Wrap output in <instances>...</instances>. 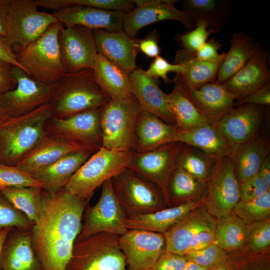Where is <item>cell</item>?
I'll list each match as a JSON object with an SVG mask.
<instances>
[{
	"label": "cell",
	"instance_id": "7",
	"mask_svg": "<svg viewBox=\"0 0 270 270\" xmlns=\"http://www.w3.org/2000/svg\"><path fill=\"white\" fill-rule=\"evenodd\" d=\"M120 236L99 232L74 243L66 270H127Z\"/></svg>",
	"mask_w": 270,
	"mask_h": 270
},
{
	"label": "cell",
	"instance_id": "5",
	"mask_svg": "<svg viewBox=\"0 0 270 270\" xmlns=\"http://www.w3.org/2000/svg\"><path fill=\"white\" fill-rule=\"evenodd\" d=\"M133 152L101 147L69 179L64 188L90 201L98 187L128 168Z\"/></svg>",
	"mask_w": 270,
	"mask_h": 270
},
{
	"label": "cell",
	"instance_id": "29",
	"mask_svg": "<svg viewBox=\"0 0 270 270\" xmlns=\"http://www.w3.org/2000/svg\"><path fill=\"white\" fill-rule=\"evenodd\" d=\"M202 205V197L155 212L127 216L126 226L128 230H143L164 234L190 212Z\"/></svg>",
	"mask_w": 270,
	"mask_h": 270
},
{
	"label": "cell",
	"instance_id": "36",
	"mask_svg": "<svg viewBox=\"0 0 270 270\" xmlns=\"http://www.w3.org/2000/svg\"><path fill=\"white\" fill-rule=\"evenodd\" d=\"M228 2L220 0H185L182 11L195 24L200 20L209 24L208 30L213 33L220 31L228 14Z\"/></svg>",
	"mask_w": 270,
	"mask_h": 270
},
{
	"label": "cell",
	"instance_id": "8",
	"mask_svg": "<svg viewBox=\"0 0 270 270\" xmlns=\"http://www.w3.org/2000/svg\"><path fill=\"white\" fill-rule=\"evenodd\" d=\"M34 0H9L5 38L20 50L40 38L58 22L53 14L38 10Z\"/></svg>",
	"mask_w": 270,
	"mask_h": 270
},
{
	"label": "cell",
	"instance_id": "34",
	"mask_svg": "<svg viewBox=\"0 0 270 270\" xmlns=\"http://www.w3.org/2000/svg\"><path fill=\"white\" fill-rule=\"evenodd\" d=\"M93 70L98 84L110 99L131 93L130 73L103 56L97 54Z\"/></svg>",
	"mask_w": 270,
	"mask_h": 270
},
{
	"label": "cell",
	"instance_id": "30",
	"mask_svg": "<svg viewBox=\"0 0 270 270\" xmlns=\"http://www.w3.org/2000/svg\"><path fill=\"white\" fill-rule=\"evenodd\" d=\"M178 142L196 147L218 158L230 156L236 146L230 142L216 126L210 123L178 132Z\"/></svg>",
	"mask_w": 270,
	"mask_h": 270
},
{
	"label": "cell",
	"instance_id": "41",
	"mask_svg": "<svg viewBox=\"0 0 270 270\" xmlns=\"http://www.w3.org/2000/svg\"><path fill=\"white\" fill-rule=\"evenodd\" d=\"M232 212L241 219L246 224L269 220L270 191L250 200H240Z\"/></svg>",
	"mask_w": 270,
	"mask_h": 270
},
{
	"label": "cell",
	"instance_id": "44",
	"mask_svg": "<svg viewBox=\"0 0 270 270\" xmlns=\"http://www.w3.org/2000/svg\"><path fill=\"white\" fill-rule=\"evenodd\" d=\"M12 187L43 188V184L16 166L0 164V188Z\"/></svg>",
	"mask_w": 270,
	"mask_h": 270
},
{
	"label": "cell",
	"instance_id": "6",
	"mask_svg": "<svg viewBox=\"0 0 270 270\" xmlns=\"http://www.w3.org/2000/svg\"><path fill=\"white\" fill-rule=\"evenodd\" d=\"M63 26L58 21L52 24L40 38L17 54L24 72L40 83L54 84L66 73L58 43V34Z\"/></svg>",
	"mask_w": 270,
	"mask_h": 270
},
{
	"label": "cell",
	"instance_id": "21",
	"mask_svg": "<svg viewBox=\"0 0 270 270\" xmlns=\"http://www.w3.org/2000/svg\"><path fill=\"white\" fill-rule=\"evenodd\" d=\"M92 31L98 54L130 74L137 68L136 59L139 40L131 37L124 30L116 32L103 30Z\"/></svg>",
	"mask_w": 270,
	"mask_h": 270
},
{
	"label": "cell",
	"instance_id": "61",
	"mask_svg": "<svg viewBox=\"0 0 270 270\" xmlns=\"http://www.w3.org/2000/svg\"><path fill=\"white\" fill-rule=\"evenodd\" d=\"M212 270H234L230 260L228 258L212 268Z\"/></svg>",
	"mask_w": 270,
	"mask_h": 270
},
{
	"label": "cell",
	"instance_id": "10",
	"mask_svg": "<svg viewBox=\"0 0 270 270\" xmlns=\"http://www.w3.org/2000/svg\"><path fill=\"white\" fill-rule=\"evenodd\" d=\"M203 206L218 220L231 214L240 198V184L230 156L217 160L202 196Z\"/></svg>",
	"mask_w": 270,
	"mask_h": 270
},
{
	"label": "cell",
	"instance_id": "4",
	"mask_svg": "<svg viewBox=\"0 0 270 270\" xmlns=\"http://www.w3.org/2000/svg\"><path fill=\"white\" fill-rule=\"evenodd\" d=\"M141 111L138 101L132 93L110 99L102 109V146L110 150L134 152L135 130Z\"/></svg>",
	"mask_w": 270,
	"mask_h": 270
},
{
	"label": "cell",
	"instance_id": "2",
	"mask_svg": "<svg viewBox=\"0 0 270 270\" xmlns=\"http://www.w3.org/2000/svg\"><path fill=\"white\" fill-rule=\"evenodd\" d=\"M52 116L50 102L0 122V164L16 166L48 134L46 124Z\"/></svg>",
	"mask_w": 270,
	"mask_h": 270
},
{
	"label": "cell",
	"instance_id": "31",
	"mask_svg": "<svg viewBox=\"0 0 270 270\" xmlns=\"http://www.w3.org/2000/svg\"><path fill=\"white\" fill-rule=\"evenodd\" d=\"M94 152L82 151L69 154L44 168L33 177L43 184L42 190L54 193L63 188L69 179Z\"/></svg>",
	"mask_w": 270,
	"mask_h": 270
},
{
	"label": "cell",
	"instance_id": "20",
	"mask_svg": "<svg viewBox=\"0 0 270 270\" xmlns=\"http://www.w3.org/2000/svg\"><path fill=\"white\" fill-rule=\"evenodd\" d=\"M266 108L251 104L234 106L220 120L216 126L231 144H240L259 132Z\"/></svg>",
	"mask_w": 270,
	"mask_h": 270
},
{
	"label": "cell",
	"instance_id": "17",
	"mask_svg": "<svg viewBox=\"0 0 270 270\" xmlns=\"http://www.w3.org/2000/svg\"><path fill=\"white\" fill-rule=\"evenodd\" d=\"M119 242L127 270H150L165 250L164 234L146 230H128Z\"/></svg>",
	"mask_w": 270,
	"mask_h": 270
},
{
	"label": "cell",
	"instance_id": "26",
	"mask_svg": "<svg viewBox=\"0 0 270 270\" xmlns=\"http://www.w3.org/2000/svg\"><path fill=\"white\" fill-rule=\"evenodd\" d=\"M217 222L201 206L194 209L164 234L165 251L184 256L190 242L200 231L216 228Z\"/></svg>",
	"mask_w": 270,
	"mask_h": 270
},
{
	"label": "cell",
	"instance_id": "3",
	"mask_svg": "<svg viewBox=\"0 0 270 270\" xmlns=\"http://www.w3.org/2000/svg\"><path fill=\"white\" fill-rule=\"evenodd\" d=\"M110 100L98 84L93 69L66 73L58 82L50 102L52 116L64 118L102 108Z\"/></svg>",
	"mask_w": 270,
	"mask_h": 270
},
{
	"label": "cell",
	"instance_id": "16",
	"mask_svg": "<svg viewBox=\"0 0 270 270\" xmlns=\"http://www.w3.org/2000/svg\"><path fill=\"white\" fill-rule=\"evenodd\" d=\"M136 7L124 16L123 30L135 38L142 28L162 20L180 22L189 31L195 28L194 23L182 10L178 9L174 0H134Z\"/></svg>",
	"mask_w": 270,
	"mask_h": 270
},
{
	"label": "cell",
	"instance_id": "56",
	"mask_svg": "<svg viewBox=\"0 0 270 270\" xmlns=\"http://www.w3.org/2000/svg\"><path fill=\"white\" fill-rule=\"evenodd\" d=\"M12 66L0 59V94L11 90L16 86V82L11 72Z\"/></svg>",
	"mask_w": 270,
	"mask_h": 270
},
{
	"label": "cell",
	"instance_id": "64",
	"mask_svg": "<svg viewBox=\"0 0 270 270\" xmlns=\"http://www.w3.org/2000/svg\"><path fill=\"white\" fill-rule=\"evenodd\" d=\"M8 116L6 111L0 106V122L4 120Z\"/></svg>",
	"mask_w": 270,
	"mask_h": 270
},
{
	"label": "cell",
	"instance_id": "25",
	"mask_svg": "<svg viewBox=\"0 0 270 270\" xmlns=\"http://www.w3.org/2000/svg\"><path fill=\"white\" fill-rule=\"evenodd\" d=\"M30 230L14 228L8 232L1 250L0 270H42L32 248Z\"/></svg>",
	"mask_w": 270,
	"mask_h": 270
},
{
	"label": "cell",
	"instance_id": "62",
	"mask_svg": "<svg viewBox=\"0 0 270 270\" xmlns=\"http://www.w3.org/2000/svg\"><path fill=\"white\" fill-rule=\"evenodd\" d=\"M212 268L202 266L192 261L188 260L182 270H212Z\"/></svg>",
	"mask_w": 270,
	"mask_h": 270
},
{
	"label": "cell",
	"instance_id": "47",
	"mask_svg": "<svg viewBox=\"0 0 270 270\" xmlns=\"http://www.w3.org/2000/svg\"><path fill=\"white\" fill-rule=\"evenodd\" d=\"M72 6H83L106 10L128 12L136 7L130 0H70Z\"/></svg>",
	"mask_w": 270,
	"mask_h": 270
},
{
	"label": "cell",
	"instance_id": "12",
	"mask_svg": "<svg viewBox=\"0 0 270 270\" xmlns=\"http://www.w3.org/2000/svg\"><path fill=\"white\" fill-rule=\"evenodd\" d=\"M11 72L16 82V86L0 94V106L9 116L26 114L51 102L58 82L52 84L40 83L20 68L13 66Z\"/></svg>",
	"mask_w": 270,
	"mask_h": 270
},
{
	"label": "cell",
	"instance_id": "40",
	"mask_svg": "<svg viewBox=\"0 0 270 270\" xmlns=\"http://www.w3.org/2000/svg\"><path fill=\"white\" fill-rule=\"evenodd\" d=\"M206 183L193 176L179 166L174 170L168 187L169 205L197 198L206 188Z\"/></svg>",
	"mask_w": 270,
	"mask_h": 270
},
{
	"label": "cell",
	"instance_id": "33",
	"mask_svg": "<svg viewBox=\"0 0 270 270\" xmlns=\"http://www.w3.org/2000/svg\"><path fill=\"white\" fill-rule=\"evenodd\" d=\"M224 56L225 54L215 61H204L198 58L194 53L183 49L178 50L174 64L182 66L184 71L182 74H176V76L186 84L193 88L216 81L218 72Z\"/></svg>",
	"mask_w": 270,
	"mask_h": 270
},
{
	"label": "cell",
	"instance_id": "49",
	"mask_svg": "<svg viewBox=\"0 0 270 270\" xmlns=\"http://www.w3.org/2000/svg\"><path fill=\"white\" fill-rule=\"evenodd\" d=\"M184 71V68L181 66L170 64L160 56L154 58L150 63L149 68L146 70L150 76L157 79L161 78L166 83H170L172 82V80L168 76V72H172L182 74Z\"/></svg>",
	"mask_w": 270,
	"mask_h": 270
},
{
	"label": "cell",
	"instance_id": "53",
	"mask_svg": "<svg viewBox=\"0 0 270 270\" xmlns=\"http://www.w3.org/2000/svg\"><path fill=\"white\" fill-rule=\"evenodd\" d=\"M216 228L203 230L198 232L190 242L184 256L191 252L204 249L214 243Z\"/></svg>",
	"mask_w": 270,
	"mask_h": 270
},
{
	"label": "cell",
	"instance_id": "42",
	"mask_svg": "<svg viewBox=\"0 0 270 270\" xmlns=\"http://www.w3.org/2000/svg\"><path fill=\"white\" fill-rule=\"evenodd\" d=\"M245 244L254 254L264 251L270 244V219L246 224Z\"/></svg>",
	"mask_w": 270,
	"mask_h": 270
},
{
	"label": "cell",
	"instance_id": "63",
	"mask_svg": "<svg viewBox=\"0 0 270 270\" xmlns=\"http://www.w3.org/2000/svg\"><path fill=\"white\" fill-rule=\"evenodd\" d=\"M14 228L7 227L2 228L0 230V256L1 253V250L2 246L4 240V239L8 234V232Z\"/></svg>",
	"mask_w": 270,
	"mask_h": 270
},
{
	"label": "cell",
	"instance_id": "60",
	"mask_svg": "<svg viewBox=\"0 0 270 270\" xmlns=\"http://www.w3.org/2000/svg\"><path fill=\"white\" fill-rule=\"evenodd\" d=\"M258 174L268 186L270 188V155L266 158Z\"/></svg>",
	"mask_w": 270,
	"mask_h": 270
},
{
	"label": "cell",
	"instance_id": "38",
	"mask_svg": "<svg viewBox=\"0 0 270 270\" xmlns=\"http://www.w3.org/2000/svg\"><path fill=\"white\" fill-rule=\"evenodd\" d=\"M246 224L234 213L218 220L214 244L226 252L240 248L246 242Z\"/></svg>",
	"mask_w": 270,
	"mask_h": 270
},
{
	"label": "cell",
	"instance_id": "9",
	"mask_svg": "<svg viewBox=\"0 0 270 270\" xmlns=\"http://www.w3.org/2000/svg\"><path fill=\"white\" fill-rule=\"evenodd\" d=\"M113 192L127 216L155 212L166 204L154 184L127 168L111 179Z\"/></svg>",
	"mask_w": 270,
	"mask_h": 270
},
{
	"label": "cell",
	"instance_id": "50",
	"mask_svg": "<svg viewBox=\"0 0 270 270\" xmlns=\"http://www.w3.org/2000/svg\"><path fill=\"white\" fill-rule=\"evenodd\" d=\"M187 262L184 256L164 250L150 270H182Z\"/></svg>",
	"mask_w": 270,
	"mask_h": 270
},
{
	"label": "cell",
	"instance_id": "52",
	"mask_svg": "<svg viewBox=\"0 0 270 270\" xmlns=\"http://www.w3.org/2000/svg\"><path fill=\"white\" fill-rule=\"evenodd\" d=\"M222 44L214 38L208 39L194 54L196 56L202 60L215 61L222 58L225 52L219 54L218 50Z\"/></svg>",
	"mask_w": 270,
	"mask_h": 270
},
{
	"label": "cell",
	"instance_id": "23",
	"mask_svg": "<svg viewBox=\"0 0 270 270\" xmlns=\"http://www.w3.org/2000/svg\"><path fill=\"white\" fill-rule=\"evenodd\" d=\"M130 79L131 93L138 101L142 110L176 125L168 106L166 94L159 86L157 78L148 75L142 68H137L130 74Z\"/></svg>",
	"mask_w": 270,
	"mask_h": 270
},
{
	"label": "cell",
	"instance_id": "55",
	"mask_svg": "<svg viewBox=\"0 0 270 270\" xmlns=\"http://www.w3.org/2000/svg\"><path fill=\"white\" fill-rule=\"evenodd\" d=\"M158 38L159 35L155 30L150 32L144 38L139 40V50L149 58L160 56V48Z\"/></svg>",
	"mask_w": 270,
	"mask_h": 270
},
{
	"label": "cell",
	"instance_id": "45",
	"mask_svg": "<svg viewBox=\"0 0 270 270\" xmlns=\"http://www.w3.org/2000/svg\"><path fill=\"white\" fill-rule=\"evenodd\" d=\"M209 24L204 20L195 22V28L187 32L180 34L176 39L182 49L194 53L208 40V36L213 32L208 30Z\"/></svg>",
	"mask_w": 270,
	"mask_h": 270
},
{
	"label": "cell",
	"instance_id": "46",
	"mask_svg": "<svg viewBox=\"0 0 270 270\" xmlns=\"http://www.w3.org/2000/svg\"><path fill=\"white\" fill-rule=\"evenodd\" d=\"M184 256L188 260L210 268H214L229 256L227 252L214 243L204 249L187 253Z\"/></svg>",
	"mask_w": 270,
	"mask_h": 270
},
{
	"label": "cell",
	"instance_id": "24",
	"mask_svg": "<svg viewBox=\"0 0 270 270\" xmlns=\"http://www.w3.org/2000/svg\"><path fill=\"white\" fill-rule=\"evenodd\" d=\"M270 81L268 55L261 48L241 69L222 84L238 102Z\"/></svg>",
	"mask_w": 270,
	"mask_h": 270
},
{
	"label": "cell",
	"instance_id": "59",
	"mask_svg": "<svg viewBox=\"0 0 270 270\" xmlns=\"http://www.w3.org/2000/svg\"><path fill=\"white\" fill-rule=\"evenodd\" d=\"M9 0H0V37H6V16Z\"/></svg>",
	"mask_w": 270,
	"mask_h": 270
},
{
	"label": "cell",
	"instance_id": "54",
	"mask_svg": "<svg viewBox=\"0 0 270 270\" xmlns=\"http://www.w3.org/2000/svg\"><path fill=\"white\" fill-rule=\"evenodd\" d=\"M245 104L269 106L270 104V82L267 83L244 99L234 102V106Z\"/></svg>",
	"mask_w": 270,
	"mask_h": 270
},
{
	"label": "cell",
	"instance_id": "32",
	"mask_svg": "<svg viewBox=\"0 0 270 270\" xmlns=\"http://www.w3.org/2000/svg\"><path fill=\"white\" fill-rule=\"evenodd\" d=\"M230 47L219 68L216 81L224 84L241 69L262 48L244 32L233 33Z\"/></svg>",
	"mask_w": 270,
	"mask_h": 270
},
{
	"label": "cell",
	"instance_id": "35",
	"mask_svg": "<svg viewBox=\"0 0 270 270\" xmlns=\"http://www.w3.org/2000/svg\"><path fill=\"white\" fill-rule=\"evenodd\" d=\"M166 100L179 132L193 130L208 123L178 86L175 85L172 91L166 94Z\"/></svg>",
	"mask_w": 270,
	"mask_h": 270
},
{
	"label": "cell",
	"instance_id": "11",
	"mask_svg": "<svg viewBox=\"0 0 270 270\" xmlns=\"http://www.w3.org/2000/svg\"><path fill=\"white\" fill-rule=\"evenodd\" d=\"M100 196L94 206L88 202L84 210V221L76 242L99 232L121 236L128 228L126 214L122 209L112 188L111 179L102 184Z\"/></svg>",
	"mask_w": 270,
	"mask_h": 270
},
{
	"label": "cell",
	"instance_id": "15",
	"mask_svg": "<svg viewBox=\"0 0 270 270\" xmlns=\"http://www.w3.org/2000/svg\"><path fill=\"white\" fill-rule=\"evenodd\" d=\"M58 43L66 73L94 68L98 52L92 30L80 25L64 26Z\"/></svg>",
	"mask_w": 270,
	"mask_h": 270
},
{
	"label": "cell",
	"instance_id": "48",
	"mask_svg": "<svg viewBox=\"0 0 270 270\" xmlns=\"http://www.w3.org/2000/svg\"><path fill=\"white\" fill-rule=\"evenodd\" d=\"M270 191L258 174L240 184V200L248 201L258 198Z\"/></svg>",
	"mask_w": 270,
	"mask_h": 270
},
{
	"label": "cell",
	"instance_id": "13",
	"mask_svg": "<svg viewBox=\"0 0 270 270\" xmlns=\"http://www.w3.org/2000/svg\"><path fill=\"white\" fill-rule=\"evenodd\" d=\"M183 143L176 142L145 152H134L128 168L142 178L156 186L169 205L168 187L177 166V158Z\"/></svg>",
	"mask_w": 270,
	"mask_h": 270
},
{
	"label": "cell",
	"instance_id": "37",
	"mask_svg": "<svg viewBox=\"0 0 270 270\" xmlns=\"http://www.w3.org/2000/svg\"><path fill=\"white\" fill-rule=\"evenodd\" d=\"M6 198L34 223L44 211L43 190L36 187H12L0 188Z\"/></svg>",
	"mask_w": 270,
	"mask_h": 270
},
{
	"label": "cell",
	"instance_id": "58",
	"mask_svg": "<svg viewBox=\"0 0 270 270\" xmlns=\"http://www.w3.org/2000/svg\"><path fill=\"white\" fill-rule=\"evenodd\" d=\"M38 8H50L58 11L72 6L70 0H34Z\"/></svg>",
	"mask_w": 270,
	"mask_h": 270
},
{
	"label": "cell",
	"instance_id": "1",
	"mask_svg": "<svg viewBox=\"0 0 270 270\" xmlns=\"http://www.w3.org/2000/svg\"><path fill=\"white\" fill-rule=\"evenodd\" d=\"M43 214L30 230L32 248L42 270H66L90 201L64 188L54 193L43 190Z\"/></svg>",
	"mask_w": 270,
	"mask_h": 270
},
{
	"label": "cell",
	"instance_id": "14",
	"mask_svg": "<svg viewBox=\"0 0 270 270\" xmlns=\"http://www.w3.org/2000/svg\"><path fill=\"white\" fill-rule=\"evenodd\" d=\"M102 108L80 112L64 118L52 116L46 124L52 135L86 146L96 152L102 146Z\"/></svg>",
	"mask_w": 270,
	"mask_h": 270
},
{
	"label": "cell",
	"instance_id": "18",
	"mask_svg": "<svg viewBox=\"0 0 270 270\" xmlns=\"http://www.w3.org/2000/svg\"><path fill=\"white\" fill-rule=\"evenodd\" d=\"M172 82L182 90L210 124L216 126L220 120L234 107V96L223 84L216 81L197 88L189 86L176 76Z\"/></svg>",
	"mask_w": 270,
	"mask_h": 270
},
{
	"label": "cell",
	"instance_id": "51",
	"mask_svg": "<svg viewBox=\"0 0 270 270\" xmlns=\"http://www.w3.org/2000/svg\"><path fill=\"white\" fill-rule=\"evenodd\" d=\"M234 270H270L268 258H230Z\"/></svg>",
	"mask_w": 270,
	"mask_h": 270
},
{
	"label": "cell",
	"instance_id": "28",
	"mask_svg": "<svg viewBox=\"0 0 270 270\" xmlns=\"http://www.w3.org/2000/svg\"><path fill=\"white\" fill-rule=\"evenodd\" d=\"M270 152L269 140L260 131L235 146L230 158L239 184L258 173Z\"/></svg>",
	"mask_w": 270,
	"mask_h": 270
},
{
	"label": "cell",
	"instance_id": "27",
	"mask_svg": "<svg viewBox=\"0 0 270 270\" xmlns=\"http://www.w3.org/2000/svg\"><path fill=\"white\" fill-rule=\"evenodd\" d=\"M176 125L168 124L158 116L142 110L135 130L136 152H145L166 144L178 142Z\"/></svg>",
	"mask_w": 270,
	"mask_h": 270
},
{
	"label": "cell",
	"instance_id": "57",
	"mask_svg": "<svg viewBox=\"0 0 270 270\" xmlns=\"http://www.w3.org/2000/svg\"><path fill=\"white\" fill-rule=\"evenodd\" d=\"M0 59L24 70L18 60L17 54L14 52L12 46L3 37H0Z\"/></svg>",
	"mask_w": 270,
	"mask_h": 270
},
{
	"label": "cell",
	"instance_id": "43",
	"mask_svg": "<svg viewBox=\"0 0 270 270\" xmlns=\"http://www.w3.org/2000/svg\"><path fill=\"white\" fill-rule=\"evenodd\" d=\"M34 224L14 207L0 190V230L7 227L30 230Z\"/></svg>",
	"mask_w": 270,
	"mask_h": 270
},
{
	"label": "cell",
	"instance_id": "39",
	"mask_svg": "<svg viewBox=\"0 0 270 270\" xmlns=\"http://www.w3.org/2000/svg\"><path fill=\"white\" fill-rule=\"evenodd\" d=\"M218 159L196 147L183 143L176 163L178 166L193 176L207 183Z\"/></svg>",
	"mask_w": 270,
	"mask_h": 270
},
{
	"label": "cell",
	"instance_id": "19",
	"mask_svg": "<svg viewBox=\"0 0 270 270\" xmlns=\"http://www.w3.org/2000/svg\"><path fill=\"white\" fill-rule=\"evenodd\" d=\"M82 151L96 152L86 146L48 132L16 166L33 176L64 156Z\"/></svg>",
	"mask_w": 270,
	"mask_h": 270
},
{
	"label": "cell",
	"instance_id": "22",
	"mask_svg": "<svg viewBox=\"0 0 270 270\" xmlns=\"http://www.w3.org/2000/svg\"><path fill=\"white\" fill-rule=\"evenodd\" d=\"M126 12L106 10L83 6H73L55 11L53 14L64 26L80 25L92 30L110 32L123 30Z\"/></svg>",
	"mask_w": 270,
	"mask_h": 270
}]
</instances>
